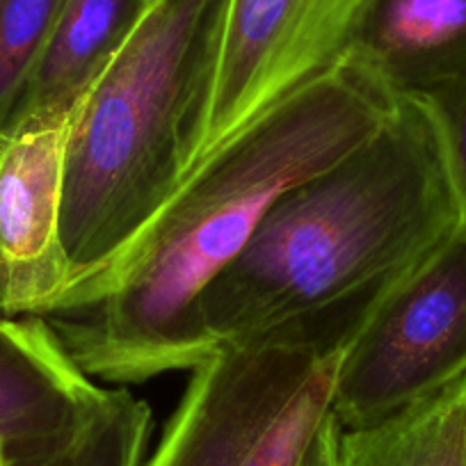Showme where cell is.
<instances>
[{
  "label": "cell",
  "instance_id": "cell-1",
  "mask_svg": "<svg viewBox=\"0 0 466 466\" xmlns=\"http://www.w3.org/2000/svg\"><path fill=\"white\" fill-rule=\"evenodd\" d=\"M396 101L345 60L201 160L115 261L42 316L71 360L115 384L199 366L195 307L204 290L286 190L373 136Z\"/></svg>",
  "mask_w": 466,
  "mask_h": 466
},
{
  "label": "cell",
  "instance_id": "cell-2",
  "mask_svg": "<svg viewBox=\"0 0 466 466\" xmlns=\"http://www.w3.org/2000/svg\"><path fill=\"white\" fill-rule=\"evenodd\" d=\"M432 107L398 94L382 127L286 190L195 307L201 355L275 334L348 345L380 299L464 224Z\"/></svg>",
  "mask_w": 466,
  "mask_h": 466
},
{
  "label": "cell",
  "instance_id": "cell-3",
  "mask_svg": "<svg viewBox=\"0 0 466 466\" xmlns=\"http://www.w3.org/2000/svg\"><path fill=\"white\" fill-rule=\"evenodd\" d=\"M227 5L154 0L76 110L62 199L74 284L115 261L195 167Z\"/></svg>",
  "mask_w": 466,
  "mask_h": 466
},
{
  "label": "cell",
  "instance_id": "cell-4",
  "mask_svg": "<svg viewBox=\"0 0 466 466\" xmlns=\"http://www.w3.org/2000/svg\"><path fill=\"white\" fill-rule=\"evenodd\" d=\"M340 352L293 334L222 345L190 370L145 466H299L331 414Z\"/></svg>",
  "mask_w": 466,
  "mask_h": 466
},
{
  "label": "cell",
  "instance_id": "cell-5",
  "mask_svg": "<svg viewBox=\"0 0 466 466\" xmlns=\"http://www.w3.org/2000/svg\"><path fill=\"white\" fill-rule=\"evenodd\" d=\"M466 378V219L402 277L340 352L331 414L343 430L387 420Z\"/></svg>",
  "mask_w": 466,
  "mask_h": 466
},
{
  "label": "cell",
  "instance_id": "cell-6",
  "mask_svg": "<svg viewBox=\"0 0 466 466\" xmlns=\"http://www.w3.org/2000/svg\"><path fill=\"white\" fill-rule=\"evenodd\" d=\"M369 5L370 0H228L195 167L268 112L339 69Z\"/></svg>",
  "mask_w": 466,
  "mask_h": 466
},
{
  "label": "cell",
  "instance_id": "cell-7",
  "mask_svg": "<svg viewBox=\"0 0 466 466\" xmlns=\"http://www.w3.org/2000/svg\"><path fill=\"white\" fill-rule=\"evenodd\" d=\"M76 115V112H74ZM74 115L0 136V316H46L74 284L62 240Z\"/></svg>",
  "mask_w": 466,
  "mask_h": 466
},
{
  "label": "cell",
  "instance_id": "cell-8",
  "mask_svg": "<svg viewBox=\"0 0 466 466\" xmlns=\"http://www.w3.org/2000/svg\"><path fill=\"white\" fill-rule=\"evenodd\" d=\"M39 316H0V466H51L103 396Z\"/></svg>",
  "mask_w": 466,
  "mask_h": 466
},
{
  "label": "cell",
  "instance_id": "cell-9",
  "mask_svg": "<svg viewBox=\"0 0 466 466\" xmlns=\"http://www.w3.org/2000/svg\"><path fill=\"white\" fill-rule=\"evenodd\" d=\"M151 3L154 0H62L5 131L74 115L136 33Z\"/></svg>",
  "mask_w": 466,
  "mask_h": 466
},
{
  "label": "cell",
  "instance_id": "cell-10",
  "mask_svg": "<svg viewBox=\"0 0 466 466\" xmlns=\"http://www.w3.org/2000/svg\"><path fill=\"white\" fill-rule=\"evenodd\" d=\"M348 62L393 94H425L466 65V0H370Z\"/></svg>",
  "mask_w": 466,
  "mask_h": 466
},
{
  "label": "cell",
  "instance_id": "cell-11",
  "mask_svg": "<svg viewBox=\"0 0 466 466\" xmlns=\"http://www.w3.org/2000/svg\"><path fill=\"white\" fill-rule=\"evenodd\" d=\"M339 466H466V378L369 428H340Z\"/></svg>",
  "mask_w": 466,
  "mask_h": 466
},
{
  "label": "cell",
  "instance_id": "cell-12",
  "mask_svg": "<svg viewBox=\"0 0 466 466\" xmlns=\"http://www.w3.org/2000/svg\"><path fill=\"white\" fill-rule=\"evenodd\" d=\"M151 410L128 389H103L74 446L51 466H145Z\"/></svg>",
  "mask_w": 466,
  "mask_h": 466
},
{
  "label": "cell",
  "instance_id": "cell-13",
  "mask_svg": "<svg viewBox=\"0 0 466 466\" xmlns=\"http://www.w3.org/2000/svg\"><path fill=\"white\" fill-rule=\"evenodd\" d=\"M62 0H0V136L51 35Z\"/></svg>",
  "mask_w": 466,
  "mask_h": 466
},
{
  "label": "cell",
  "instance_id": "cell-14",
  "mask_svg": "<svg viewBox=\"0 0 466 466\" xmlns=\"http://www.w3.org/2000/svg\"><path fill=\"white\" fill-rule=\"evenodd\" d=\"M446 142L452 174L466 210V65L452 71L425 94Z\"/></svg>",
  "mask_w": 466,
  "mask_h": 466
}]
</instances>
